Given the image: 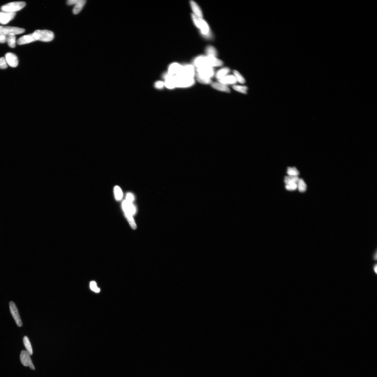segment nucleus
Listing matches in <instances>:
<instances>
[{
	"mask_svg": "<svg viewBox=\"0 0 377 377\" xmlns=\"http://www.w3.org/2000/svg\"><path fill=\"white\" fill-rule=\"evenodd\" d=\"M6 60L4 57L0 58V69H4L7 68V64Z\"/></svg>",
	"mask_w": 377,
	"mask_h": 377,
	"instance_id": "nucleus-34",
	"label": "nucleus"
},
{
	"mask_svg": "<svg viewBox=\"0 0 377 377\" xmlns=\"http://www.w3.org/2000/svg\"><path fill=\"white\" fill-rule=\"evenodd\" d=\"M214 74V70L212 67L204 66L197 68L196 75L201 77L210 79Z\"/></svg>",
	"mask_w": 377,
	"mask_h": 377,
	"instance_id": "nucleus-5",
	"label": "nucleus"
},
{
	"mask_svg": "<svg viewBox=\"0 0 377 377\" xmlns=\"http://www.w3.org/2000/svg\"><path fill=\"white\" fill-rule=\"evenodd\" d=\"M122 206L126 207L132 215L135 214L136 213V209L135 207H134L133 205L132 204V203L128 202V201L126 200H125L123 202Z\"/></svg>",
	"mask_w": 377,
	"mask_h": 377,
	"instance_id": "nucleus-21",
	"label": "nucleus"
},
{
	"mask_svg": "<svg viewBox=\"0 0 377 377\" xmlns=\"http://www.w3.org/2000/svg\"><path fill=\"white\" fill-rule=\"evenodd\" d=\"M4 31L6 36H15V35H16L24 33L25 31V30L23 28L7 26V27H4Z\"/></svg>",
	"mask_w": 377,
	"mask_h": 377,
	"instance_id": "nucleus-10",
	"label": "nucleus"
},
{
	"mask_svg": "<svg viewBox=\"0 0 377 377\" xmlns=\"http://www.w3.org/2000/svg\"><path fill=\"white\" fill-rule=\"evenodd\" d=\"M299 179L298 176H286L285 177L284 182L286 185L293 183H297Z\"/></svg>",
	"mask_w": 377,
	"mask_h": 377,
	"instance_id": "nucleus-24",
	"label": "nucleus"
},
{
	"mask_svg": "<svg viewBox=\"0 0 377 377\" xmlns=\"http://www.w3.org/2000/svg\"><path fill=\"white\" fill-rule=\"evenodd\" d=\"M287 173L288 176H298L299 172L296 168L289 167L288 168Z\"/></svg>",
	"mask_w": 377,
	"mask_h": 377,
	"instance_id": "nucleus-29",
	"label": "nucleus"
},
{
	"mask_svg": "<svg viewBox=\"0 0 377 377\" xmlns=\"http://www.w3.org/2000/svg\"><path fill=\"white\" fill-rule=\"evenodd\" d=\"M36 41L48 42L53 40L54 34L52 31L48 30H37L33 33Z\"/></svg>",
	"mask_w": 377,
	"mask_h": 377,
	"instance_id": "nucleus-2",
	"label": "nucleus"
},
{
	"mask_svg": "<svg viewBox=\"0 0 377 377\" xmlns=\"http://www.w3.org/2000/svg\"><path fill=\"white\" fill-rule=\"evenodd\" d=\"M191 17L195 25L200 29L202 36L206 39H212V35L209 26L206 22L202 18H198L193 14H191Z\"/></svg>",
	"mask_w": 377,
	"mask_h": 377,
	"instance_id": "nucleus-1",
	"label": "nucleus"
},
{
	"mask_svg": "<svg viewBox=\"0 0 377 377\" xmlns=\"http://www.w3.org/2000/svg\"><path fill=\"white\" fill-rule=\"evenodd\" d=\"M122 207L126 216L128 220L129 221L131 226L132 227L133 229H135L136 227V225L132 217V215L131 214V213L128 211L126 207L123 206H122Z\"/></svg>",
	"mask_w": 377,
	"mask_h": 377,
	"instance_id": "nucleus-18",
	"label": "nucleus"
},
{
	"mask_svg": "<svg viewBox=\"0 0 377 377\" xmlns=\"http://www.w3.org/2000/svg\"><path fill=\"white\" fill-rule=\"evenodd\" d=\"M175 80L176 87L179 88L191 87L195 83L194 78H184L179 75L175 76Z\"/></svg>",
	"mask_w": 377,
	"mask_h": 377,
	"instance_id": "nucleus-4",
	"label": "nucleus"
},
{
	"mask_svg": "<svg viewBox=\"0 0 377 377\" xmlns=\"http://www.w3.org/2000/svg\"><path fill=\"white\" fill-rule=\"evenodd\" d=\"M206 53L208 56L216 57L217 56V52L216 49L211 46H207L206 49Z\"/></svg>",
	"mask_w": 377,
	"mask_h": 377,
	"instance_id": "nucleus-23",
	"label": "nucleus"
},
{
	"mask_svg": "<svg viewBox=\"0 0 377 377\" xmlns=\"http://www.w3.org/2000/svg\"><path fill=\"white\" fill-rule=\"evenodd\" d=\"M90 289L96 293H99L100 292V289L97 287V284L94 281H92L90 283Z\"/></svg>",
	"mask_w": 377,
	"mask_h": 377,
	"instance_id": "nucleus-33",
	"label": "nucleus"
},
{
	"mask_svg": "<svg viewBox=\"0 0 377 377\" xmlns=\"http://www.w3.org/2000/svg\"><path fill=\"white\" fill-rule=\"evenodd\" d=\"M195 75V71L193 66L190 64L183 66V68L180 74L177 75L184 78H194Z\"/></svg>",
	"mask_w": 377,
	"mask_h": 377,
	"instance_id": "nucleus-8",
	"label": "nucleus"
},
{
	"mask_svg": "<svg viewBox=\"0 0 377 377\" xmlns=\"http://www.w3.org/2000/svg\"><path fill=\"white\" fill-rule=\"evenodd\" d=\"M373 259L374 260H375V261H376V260H377V251H376H376L375 252V254H374V255L373 256Z\"/></svg>",
	"mask_w": 377,
	"mask_h": 377,
	"instance_id": "nucleus-39",
	"label": "nucleus"
},
{
	"mask_svg": "<svg viewBox=\"0 0 377 377\" xmlns=\"http://www.w3.org/2000/svg\"><path fill=\"white\" fill-rule=\"evenodd\" d=\"M165 84L162 81H158L155 84V87L158 89H162L164 87Z\"/></svg>",
	"mask_w": 377,
	"mask_h": 377,
	"instance_id": "nucleus-37",
	"label": "nucleus"
},
{
	"mask_svg": "<svg viewBox=\"0 0 377 377\" xmlns=\"http://www.w3.org/2000/svg\"><path fill=\"white\" fill-rule=\"evenodd\" d=\"M134 195L130 193H128L127 195L126 200L128 201V202L132 203V202H133V201H134Z\"/></svg>",
	"mask_w": 377,
	"mask_h": 377,
	"instance_id": "nucleus-36",
	"label": "nucleus"
},
{
	"mask_svg": "<svg viewBox=\"0 0 377 377\" xmlns=\"http://www.w3.org/2000/svg\"><path fill=\"white\" fill-rule=\"evenodd\" d=\"M230 69L226 68V67L222 68L217 72L216 74V77L220 80L226 76L230 72Z\"/></svg>",
	"mask_w": 377,
	"mask_h": 377,
	"instance_id": "nucleus-20",
	"label": "nucleus"
},
{
	"mask_svg": "<svg viewBox=\"0 0 377 377\" xmlns=\"http://www.w3.org/2000/svg\"><path fill=\"white\" fill-rule=\"evenodd\" d=\"M205 66L213 67L221 66L223 65L222 61L215 57L211 56L204 57Z\"/></svg>",
	"mask_w": 377,
	"mask_h": 377,
	"instance_id": "nucleus-9",
	"label": "nucleus"
},
{
	"mask_svg": "<svg viewBox=\"0 0 377 377\" xmlns=\"http://www.w3.org/2000/svg\"><path fill=\"white\" fill-rule=\"evenodd\" d=\"M196 77L198 81L201 84H209L212 83V80L210 78L201 77L197 75Z\"/></svg>",
	"mask_w": 377,
	"mask_h": 377,
	"instance_id": "nucleus-31",
	"label": "nucleus"
},
{
	"mask_svg": "<svg viewBox=\"0 0 377 377\" xmlns=\"http://www.w3.org/2000/svg\"><path fill=\"white\" fill-rule=\"evenodd\" d=\"M7 37L4 31V27L0 26V43H4L7 41Z\"/></svg>",
	"mask_w": 377,
	"mask_h": 377,
	"instance_id": "nucleus-32",
	"label": "nucleus"
},
{
	"mask_svg": "<svg viewBox=\"0 0 377 377\" xmlns=\"http://www.w3.org/2000/svg\"><path fill=\"white\" fill-rule=\"evenodd\" d=\"M23 341L27 351L30 355H33V349L28 338L27 336H25L23 338Z\"/></svg>",
	"mask_w": 377,
	"mask_h": 377,
	"instance_id": "nucleus-22",
	"label": "nucleus"
},
{
	"mask_svg": "<svg viewBox=\"0 0 377 377\" xmlns=\"http://www.w3.org/2000/svg\"><path fill=\"white\" fill-rule=\"evenodd\" d=\"M5 59L8 65L13 68H15L18 65V59L16 55L12 53H7L5 55Z\"/></svg>",
	"mask_w": 377,
	"mask_h": 377,
	"instance_id": "nucleus-13",
	"label": "nucleus"
},
{
	"mask_svg": "<svg viewBox=\"0 0 377 377\" xmlns=\"http://www.w3.org/2000/svg\"><path fill=\"white\" fill-rule=\"evenodd\" d=\"M307 186L305 181L302 179H300L297 183V188L300 192H303L306 191Z\"/></svg>",
	"mask_w": 377,
	"mask_h": 377,
	"instance_id": "nucleus-25",
	"label": "nucleus"
},
{
	"mask_svg": "<svg viewBox=\"0 0 377 377\" xmlns=\"http://www.w3.org/2000/svg\"><path fill=\"white\" fill-rule=\"evenodd\" d=\"M30 355L27 351L23 350L20 354V360L24 366H29L31 370H34L35 367L31 360Z\"/></svg>",
	"mask_w": 377,
	"mask_h": 377,
	"instance_id": "nucleus-6",
	"label": "nucleus"
},
{
	"mask_svg": "<svg viewBox=\"0 0 377 377\" xmlns=\"http://www.w3.org/2000/svg\"><path fill=\"white\" fill-rule=\"evenodd\" d=\"M86 2L85 0H78L77 3L75 4V6L73 9V13L75 14H77L80 13L82 9Z\"/></svg>",
	"mask_w": 377,
	"mask_h": 377,
	"instance_id": "nucleus-19",
	"label": "nucleus"
},
{
	"mask_svg": "<svg viewBox=\"0 0 377 377\" xmlns=\"http://www.w3.org/2000/svg\"><path fill=\"white\" fill-rule=\"evenodd\" d=\"M219 83L226 85H227L235 84L237 83L236 79L234 75H227L226 76L219 80Z\"/></svg>",
	"mask_w": 377,
	"mask_h": 377,
	"instance_id": "nucleus-15",
	"label": "nucleus"
},
{
	"mask_svg": "<svg viewBox=\"0 0 377 377\" xmlns=\"http://www.w3.org/2000/svg\"><path fill=\"white\" fill-rule=\"evenodd\" d=\"M7 41L8 45L12 48H15L16 45V37L15 36H8Z\"/></svg>",
	"mask_w": 377,
	"mask_h": 377,
	"instance_id": "nucleus-27",
	"label": "nucleus"
},
{
	"mask_svg": "<svg viewBox=\"0 0 377 377\" xmlns=\"http://www.w3.org/2000/svg\"><path fill=\"white\" fill-rule=\"evenodd\" d=\"M211 86L216 90L219 91L226 93H230V89L226 85L220 83L214 82L211 83Z\"/></svg>",
	"mask_w": 377,
	"mask_h": 377,
	"instance_id": "nucleus-17",
	"label": "nucleus"
},
{
	"mask_svg": "<svg viewBox=\"0 0 377 377\" xmlns=\"http://www.w3.org/2000/svg\"><path fill=\"white\" fill-rule=\"evenodd\" d=\"M233 88L236 91L244 94H247L248 89V87L247 86L238 85H234Z\"/></svg>",
	"mask_w": 377,
	"mask_h": 377,
	"instance_id": "nucleus-28",
	"label": "nucleus"
},
{
	"mask_svg": "<svg viewBox=\"0 0 377 377\" xmlns=\"http://www.w3.org/2000/svg\"><path fill=\"white\" fill-rule=\"evenodd\" d=\"M377 264H375V265H373V271H374V272H375V273L376 274H377Z\"/></svg>",
	"mask_w": 377,
	"mask_h": 377,
	"instance_id": "nucleus-38",
	"label": "nucleus"
},
{
	"mask_svg": "<svg viewBox=\"0 0 377 377\" xmlns=\"http://www.w3.org/2000/svg\"><path fill=\"white\" fill-rule=\"evenodd\" d=\"M233 74L235 76L237 81H238V82L242 84H244L245 83V79L238 71L236 70L234 71Z\"/></svg>",
	"mask_w": 377,
	"mask_h": 377,
	"instance_id": "nucleus-30",
	"label": "nucleus"
},
{
	"mask_svg": "<svg viewBox=\"0 0 377 377\" xmlns=\"http://www.w3.org/2000/svg\"><path fill=\"white\" fill-rule=\"evenodd\" d=\"M116 199L117 201L121 200L123 197V192L121 188L118 186L115 187L114 189Z\"/></svg>",
	"mask_w": 377,
	"mask_h": 377,
	"instance_id": "nucleus-26",
	"label": "nucleus"
},
{
	"mask_svg": "<svg viewBox=\"0 0 377 377\" xmlns=\"http://www.w3.org/2000/svg\"><path fill=\"white\" fill-rule=\"evenodd\" d=\"M9 306L11 313L12 315L14 320L19 327H21L22 326V321L20 316L19 311L17 307L13 302H11L9 303Z\"/></svg>",
	"mask_w": 377,
	"mask_h": 377,
	"instance_id": "nucleus-7",
	"label": "nucleus"
},
{
	"mask_svg": "<svg viewBox=\"0 0 377 377\" xmlns=\"http://www.w3.org/2000/svg\"><path fill=\"white\" fill-rule=\"evenodd\" d=\"M183 66L176 63L171 64L168 68V74L173 76L179 75L182 71Z\"/></svg>",
	"mask_w": 377,
	"mask_h": 377,
	"instance_id": "nucleus-12",
	"label": "nucleus"
},
{
	"mask_svg": "<svg viewBox=\"0 0 377 377\" xmlns=\"http://www.w3.org/2000/svg\"><path fill=\"white\" fill-rule=\"evenodd\" d=\"M16 15V13L0 12V24L5 25L12 20Z\"/></svg>",
	"mask_w": 377,
	"mask_h": 377,
	"instance_id": "nucleus-11",
	"label": "nucleus"
},
{
	"mask_svg": "<svg viewBox=\"0 0 377 377\" xmlns=\"http://www.w3.org/2000/svg\"><path fill=\"white\" fill-rule=\"evenodd\" d=\"M285 187L288 191H294L297 188V183H293L286 185Z\"/></svg>",
	"mask_w": 377,
	"mask_h": 377,
	"instance_id": "nucleus-35",
	"label": "nucleus"
},
{
	"mask_svg": "<svg viewBox=\"0 0 377 377\" xmlns=\"http://www.w3.org/2000/svg\"><path fill=\"white\" fill-rule=\"evenodd\" d=\"M190 4L192 10L194 14L196 16L199 18H202L203 14L201 9L196 2L191 1H190Z\"/></svg>",
	"mask_w": 377,
	"mask_h": 377,
	"instance_id": "nucleus-16",
	"label": "nucleus"
},
{
	"mask_svg": "<svg viewBox=\"0 0 377 377\" xmlns=\"http://www.w3.org/2000/svg\"><path fill=\"white\" fill-rule=\"evenodd\" d=\"M26 2H16L8 3L2 6L1 10L2 11L10 13H15L22 9L25 7Z\"/></svg>",
	"mask_w": 377,
	"mask_h": 377,
	"instance_id": "nucleus-3",
	"label": "nucleus"
},
{
	"mask_svg": "<svg viewBox=\"0 0 377 377\" xmlns=\"http://www.w3.org/2000/svg\"><path fill=\"white\" fill-rule=\"evenodd\" d=\"M36 41V40L35 39L33 34H31L20 37L17 40V43L19 45H23Z\"/></svg>",
	"mask_w": 377,
	"mask_h": 377,
	"instance_id": "nucleus-14",
	"label": "nucleus"
}]
</instances>
